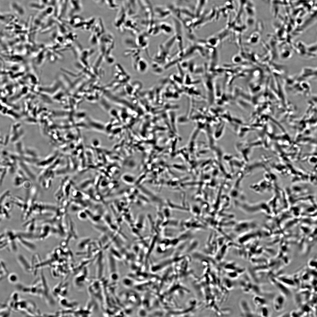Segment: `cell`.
<instances>
[{
    "label": "cell",
    "instance_id": "obj_1",
    "mask_svg": "<svg viewBox=\"0 0 317 317\" xmlns=\"http://www.w3.org/2000/svg\"><path fill=\"white\" fill-rule=\"evenodd\" d=\"M285 299L281 295H277L274 299L273 302L274 309L276 311H281L284 308L285 303Z\"/></svg>",
    "mask_w": 317,
    "mask_h": 317
},
{
    "label": "cell",
    "instance_id": "obj_3",
    "mask_svg": "<svg viewBox=\"0 0 317 317\" xmlns=\"http://www.w3.org/2000/svg\"><path fill=\"white\" fill-rule=\"evenodd\" d=\"M260 314L263 316H264H264H266V315L267 316V314H268V311L266 308H263L260 310Z\"/></svg>",
    "mask_w": 317,
    "mask_h": 317
},
{
    "label": "cell",
    "instance_id": "obj_2",
    "mask_svg": "<svg viewBox=\"0 0 317 317\" xmlns=\"http://www.w3.org/2000/svg\"><path fill=\"white\" fill-rule=\"evenodd\" d=\"M8 280L10 283L12 284L16 283L18 281V277L15 273H10L8 277Z\"/></svg>",
    "mask_w": 317,
    "mask_h": 317
},
{
    "label": "cell",
    "instance_id": "obj_4",
    "mask_svg": "<svg viewBox=\"0 0 317 317\" xmlns=\"http://www.w3.org/2000/svg\"><path fill=\"white\" fill-rule=\"evenodd\" d=\"M132 178L130 175H126L123 177V180L126 182L127 183H131Z\"/></svg>",
    "mask_w": 317,
    "mask_h": 317
},
{
    "label": "cell",
    "instance_id": "obj_5",
    "mask_svg": "<svg viewBox=\"0 0 317 317\" xmlns=\"http://www.w3.org/2000/svg\"><path fill=\"white\" fill-rule=\"evenodd\" d=\"M79 216L80 218L83 219H86V218L87 217L86 216V214L85 213L83 212L80 213Z\"/></svg>",
    "mask_w": 317,
    "mask_h": 317
}]
</instances>
